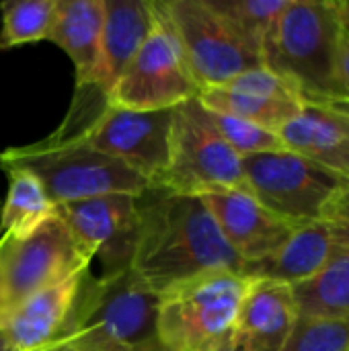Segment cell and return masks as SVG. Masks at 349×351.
<instances>
[{"mask_svg": "<svg viewBox=\"0 0 349 351\" xmlns=\"http://www.w3.org/2000/svg\"><path fill=\"white\" fill-rule=\"evenodd\" d=\"M136 278L158 296L171 286L214 269L245 274L200 195L150 187L136 197Z\"/></svg>", "mask_w": 349, "mask_h": 351, "instance_id": "6da1fadb", "label": "cell"}, {"mask_svg": "<svg viewBox=\"0 0 349 351\" xmlns=\"http://www.w3.org/2000/svg\"><path fill=\"white\" fill-rule=\"evenodd\" d=\"M341 0H288L261 49V66L280 76L304 107L341 109L346 86Z\"/></svg>", "mask_w": 349, "mask_h": 351, "instance_id": "7a4b0ae2", "label": "cell"}, {"mask_svg": "<svg viewBox=\"0 0 349 351\" xmlns=\"http://www.w3.org/2000/svg\"><path fill=\"white\" fill-rule=\"evenodd\" d=\"M251 278L214 269L160 294L156 335L167 351H220L232 341Z\"/></svg>", "mask_w": 349, "mask_h": 351, "instance_id": "3957f363", "label": "cell"}, {"mask_svg": "<svg viewBox=\"0 0 349 351\" xmlns=\"http://www.w3.org/2000/svg\"><path fill=\"white\" fill-rule=\"evenodd\" d=\"M4 173L25 171L45 189L53 206L82 202L101 195H142L150 183L113 156L82 142L49 144L45 140L29 146H12L0 154Z\"/></svg>", "mask_w": 349, "mask_h": 351, "instance_id": "277c9868", "label": "cell"}, {"mask_svg": "<svg viewBox=\"0 0 349 351\" xmlns=\"http://www.w3.org/2000/svg\"><path fill=\"white\" fill-rule=\"evenodd\" d=\"M105 12L107 21L101 53L88 76L76 82L64 121L45 138L49 144L80 142L101 119L111 107L113 90L152 23V6L146 0H105Z\"/></svg>", "mask_w": 349, "mask_h": 351, "instance_id": "5b68a950", "label": "cell"}, {"mask_svg": "<svg viewBox=\"0 0 349 351\" xmlns=\"http://www.w3.org/2000/svg\"><path fill=\"white\" fill-rule=\"evenodd\" d=\"M156 187L183 195L216 189L249 191L243 158L218 134L197 97L173 107L169 167Z\"/></svg>", "mask_w": 349, "mask_h": 351, "instance_id": "8992f818", "label": "cell"}, {"mask_svg": "<svg viewBox=\"0 0 349 351\" xmlns=\"http://www.w3.org/2000/svg\"><path fill=\"white\" fill-rule=\"evenodd\" d=\"M91 263L58 212L27 239L2 234L0 315L37 292L88 271Z\"/></svg>", "mask_w": 349, "mask_h": 351, "instance_id": "52a82bcc", "label": "cell"}, {"mask_svg": "<svg viewBox=\"0 0 349 351\" xmlns=\"http://www.w3.org/2000/svg\"><path fill=\"white\" fill-rule=\"evenodd\" d=\"M160 296L146 288L132 269L91 278L86 274L72 331H97L132 351H163L156 335Z\"/></svg>", "mask_w": 349, "mask_h": 351, "instance_id": "ba28073f", "label": "cell"}, {"mask_svg": "<svg viewBox=\"0 0 349 351\" xmlns=\"http://www.w3.org/2000/svg\"><path fill=\"white\" fill-rule=\"evenodd\" d=\"M150 29L113 90V107L160 111L197 97L200 86L185 64L163 2H150Z\"/></svg>", "mask_w": 349, "mask_h": 351, "instance_id": "9c48e42d", "label": "cell"}, {"mask_svg": "<svg viewBox=\"0 0 349 351\" xmlns=\"http://www.w3.org/2000/svg\"><path fill=\"white\" fill-rule=\"evenodd\" d=\"M243 171L249 193L294 226L317 222L327 199L346 181L292 150L245 156Z\"/></svg>", "mask_w": 349, "mask_h": 351, "instance_id": "30bf717a", "label": "cell"}, {"mask_svg": "<svg viewBox=\"0 0 349 351\" xmlns=\"http://www.w3.org/2000/svg\"><path fill=\"white\" fill-rule=\"evenodd\" d=\"M163 8L200 88L224 84L261 66V58L230 31L208 0H165Z\"/></svg>", "mask_w": 349, "mask_h": 351, "instance_id": "8fae6325", "label": "cell"}, {"mask_svg": "<svg viewBox=\"0 0 349 351\" xmlns=\"http://www.w3.org/2000/svg\"><path fill=\"white\" fill-rule=\"evenodd\" d=\"M171 125L173 109L130 111L111 105L80 142L117 158L156 187L169 167Z\"/></svg>", "mask_w": 349, "mask_h": 351, "instance_id": "7c38bea8", "label": "cell"}, {"mask_svg": "<svg viewBox=\"0 0 349 351\" xmlns=\"http://www.w3.org/2000/svg\"><path fill=\"white\" fill-rule=\"evenodd\" d=\"M78 247L103 263L101 276L132 269L138 241L136 197L125 193L101 195L56 206Z\"/></svg>", "mask_w": 349, "mask_h": 351, "instance_id": "4fadbf2b", "label": "cell"}, {"mask_svg": "<svg viewBox=\"0 0 349 351\" xmlns=\"http://www.w3.org/2000/svg\"><path fill=\"white\" fill-rule=\"evenodd\" d=\"M197 101L208 111L232 115L276 134L304 109L298 95L263 66L247 70L224 84L202 86Z\"/></svg>", "mask_w": 349, "mask_h": 351, "instance_id": "5bb4252c", "label": "cell"}, {"mask_svg": "<svg viewBox=\"0 0 349 351\" xmlns=\"http://www.w3.org/2000/svg\"><path fill=\"white\" fill-rule=\"evenodd\" d=\"M200 197L245 267L272 257L296 228L272 214L249 191L216 189Z\"/></svg>", "mask_w": 349, "mask_h": 351, "instance_id": "9a60e30c", "label": "cell"}, {"mask_svg": "<svg viewBox=\"0 0 349 351\" xmlns=\"http://www.w3.org/2000/svg\"><path fill=\"white\" fill-rule=\"evenodd\" d=\"M88 271L29 296L0 315V331L12 351H45L68 337L82 282Z\"/></svg>", "mask_w": 349, "mask_h": 351, "instance_id": "2e32d148", "label": "cell"}, {"mask_svg": "<svg viewBox=\"0 0 349 351\" xmlns=\"http://www.w3.org/2000/svg\"><path fill=\"white\" fill-rule=\"evenodd\" d=\"M298 319L292 286L251 278L241 302L234 339L247 351H280Z\"/></svg>", "mask_w": 349, "mask_h": 351, "instance_id": "e0dca14e", "label": "cell"}, {"mask_svg": "<svg viewBox=\"0 0 349 351\" xmlns=\"http://www.w3.org/2000/svg\"><path fill=\"white\" fill-rule=\"evenodd\" d=\"M292 150L341 179H349V113L327 107H304L280 132Z\"/></svg>", "mask_w": 349, "mask_h": 351, "instance_id": "ac0fdd59", "label": "cell"}, {"mask_svg": "<svg viewBox=\"0 0 349 351\" xmlns=\"http://www.w3.org/2000/svg\"><path fill=\"white\" fill-rule=\"evenodd\" d=\"M333 251L335 247L331 243V237L319 220L300 224L272 257L247 265L245 276L294 286L319 274Z\"/></svg>", "mask_w": 349, "mask_h": 351, "instance_id": "d6986e66", "label": "cell"}, {"mask_svg": "<svg viewBox=\"0 0 349 351\" xmlns=\"http://www.w3.org/2000/svg\"><path fill=\"white\" fill-rule=\"evenodd\" d=\"M105 21V0H58L56 23L47 39L72 60L76 82L88 76L101 53Z\"/></svg>", "mask_w": 349, "mask_h": 351, "instance_id": "ffe728a7", "label": "cell"}, {"mask_svg": "<svg viewBox=\"0 0 349 351\" xmlns=\"http://www.w3.org/2000/svg\"><path fill=\"white\" fill-rule=\"evenodd\" d=\"M298 317L349 321V249H335L311 280L294 284Z\"/></svg>", "mask_w": 349, "mask_h": 351, "instance_id": "44dd1931", "label": "cell"}, {"mask_svg": "<svg viewBox=\"0 0 349 351\" xmlns=\"http://www.w3.org/2000/svg\"><path fill=\"white\" fill-rule=\"evenodd\" d=\"M10 179L8 193L0 210V237L27 239L56 214L43 185L25 171L6 173Z\"/></svg>", "mask_w": 349, "mask_h": 351, "instance_id": "7402d4cb", "label": "cell"}, {"mask_svg": "<svg viewBox=\"0 0 349 351\" xmlns=\"http://www.w3.org/2000/svg\"><path fill=\"white\" fill-rule=\"evenodd\" d=\"M208 4L237 37L261 58L263 43L288 0H208Z\"/></svg>", "mask_w": 349, "mask_h": 351, "instance_id": "603a6c76", "label": "cell"}, {"mask_svg": "<svg viewBox=\"0 0 349 351\" xmlns=\"http://www.w3.org/2000/svg\"><path fill=\"white\" fill-rule=\"evenodd\" d=\"M0 49L43 41L58 14V0H12L0 4Z\"/></svg>", "mask_w": 349, "mask_h": 351, "instance_id": "cb8c5ba5", "label": "cell"}, {"mask_svg": "<svg viewBox=\"0 0 349 351\" xmlns=\"http://www.w3.org/2000/svg\"><path fill=\"white\" fill-rule=\"evenodd\" d=\"M208 111V109H206ZM214 128L218 134L224 138V142L241 156H253V154H265V152H280L286 150L284 142L276 132H269L265 128H259L251 121L232 117V115H222L208 111Z\"/></svg>", "mask_w": 349, "mask_h": 351, "instance_id": "d4e9b609", "label": "cell"}, {"mask_svg": "<svg viewBox=\"0 0 349 351\" xmlns=\"http://www.w3.org/2000/svg\"><path fill=\"white\" fill-rule=\"evenodd\" d=\"M280 351H349V321L298 317Z\"/></svg>", "mask_w": 349, "mask_h": 351, "instance_id": "484cf974", "label": "cell"}, {"mask_svg": "<svg viewBox=\"0 0 349 351\" xmlns=\"http://www.w3.org/2000/svg\"><path fill=\"white\" fill-rule=\"evenodd\" d=\"M319 222L327 228L335 249H349V179H346L327 199Z\"/></svg>", "mask_w": 349, "mask_h": 351, "instance_id": "4316f807", "label": "cell"}, {"mask_svg": "<svg viewBox=\"0 0 349 351\" xmlns=\"http://www.w3.org/2000/svg\"><path fill=\"white\" fill-rule=\"evenodd\" d=\"M45 351H132L97 331H76Z\"/></svg>", "mask_w": 349, "mask_h": 351, "instance_id": "83f0119b", "label": "cell"}, {"mask_svg": "<svg viewBox=\"0 0 349 351\" xmlns=\"http://www.w3.org/2000/svg\"><path fill=\"white\" fill-rule=\"evenodd\" d=\"M341 74H344V86H346V103L339 111L349 113V33L344 35V47H341Z\"/></svg>", "mask_w": 349, "mask_h": 351, "instance_id": "f1b7e54d", "label": "cell"}, {"mask_svg": "<svg viewBox=\"0 0 349 351\" xmlns=\"http://www.w3.org/2000/svg\"><path fill=\"white\" fill-rule=\"evenodd\" d=\"M341 12H344V25L349 33V0H341Z\"/></svg>", "mask_w": 349, "mask_h": 351, "instance_id": "f546056e", "label": "cell"}, {"mask_svg": "<svg viewBox=\"0 0 349 351\" xmlns=\"http://www.w3.org/2000/svg\"><path fill=\"white\" fill-rule=\"evenodd\" d=\"M220 351H247V350H245V348H243V346L232 337V341H230V343H226V346H224Z\"/></svg>", "mask_w": 349, "mask_h": 351, "instance_id": "4dcf8cb0", "label": "cell"}, {"mask_svg": "<svg viewBox=\"0 0 349 351\" xmlns=\"http://www.w3.org/2000/svg\"><path fill=\"white\" fill-rule=\"evenodd\" d=\"M0 351H12L10 350V346H8V341H6V337H4V333L0 331Z\"/></svg>", "mask_w": 349, "mask_h": 351, "instance_id": "1f68e13d", "label": "cell"}, {"mask_svg": "<svg viewBox=\"0 0 349 351\" xmlns=\"http://www.w3.org/2000/svg\"><path fill=\"white\" fill-rule=\"evenodd\" d=\"M0 210H2V202H0Z\"/></svg>", "mask_w": 349, "mask_h": 351, "instance_id": "d6a6232c", "label": "cell"}, {"mask_svg": "<svg viewBox=\"0 0 349 351\" xmlns=\"http://www.w3.org/2000/svg\"><path fill=\"white\" fill-rule=\"evenodd\" d=\"M163 351H167V350H163Z\"/></svg>", "mask_w": 349, "mask_h": 351, "instance_id": "836d02e7", "label": "cell"}]
</instances>
